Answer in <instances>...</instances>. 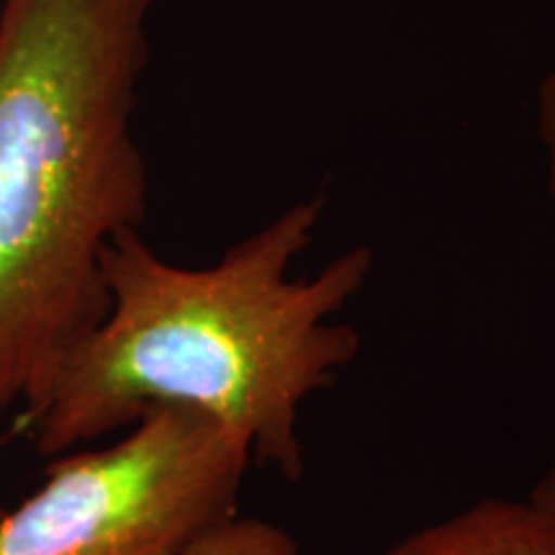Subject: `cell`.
Segmentation results:
<instances>
[{"label": "cell", "mask_w": 555, "mask_h": 555, "mask_svg": "<svg viewBox=\"0 0 555 555\" xmlns=\"http://www.w3.org/2000/svg\"><path fill=\"white\" fill-rule=\"evenodd\" d=\"M358 555H555V468L522 499H481L397 543Z\"/></svg>", "instance_id": "277c9868"}, {"label": "cell", "mask_w": 555, "mask_h": 555, "mask_svg": "<svg viewBox=\"0 0 555 555\" xmlns=\"http://www.w3.org/2000/svg\"><path fill=\"white\" fill-rule=\"evenodd\" d=\"M242 435L193 409L144 414L108 446L50 457L0 519V555H183L237 517Z\"/></svg>", "instance_id": "3957f363"}, {"label": "cell", "mask_w": 555, "mask_h": 555, "mask_svg": "<svg viewBox=\"0 0 555 555\" xmlns=\"http://www.w3.org/2000/svg\"><path fill=\"white\" fill-rule=\"evenodd\" d=\"M538 131L547 155V191L555 206V67L538 88Z\"/></svg>", "instance_id": "8992f818"}, {"label": "cell", "mask_w": 555, "mask_h": 555, "mask_svg": "<svg viewBox=\"0 0 555 555\" xmlns=\"http://www.w3.org/2000/svg\"><path fill=\"white\" fill-rule=\"evenodd\" d=\"M322 214L319 196L291 204L201 268L159 258L139 229L119 234L103 255L106 314L29 412L37 453L50 461L180 406L242 435L253 466L298 481L304 406L360 356L358 330L337 317L373 273L360 245L294 275Z\"/></svg>", "instance_id": "6da1fadb"}, {"label": "cell", "mask_w": 555, "mask_h": 555, "mask_svg": "<svg viewBox=\"0 0 555 555\" xmlns=\"http://www.w3.org/2000/svg\"><path fill=\"white\" fill-rule=\"evenodd\" d=\"M155 0H0V420L47 397L147 217L134 137Z\"/></svg>", "instance_id": "7a4b0ae2"}, {"label": "cell", "mask_w": 555, "mask_h": 555, "mask_svg": "<svg viewBox=\"0 0 555 555\" xmlns=\"http://www.w3.org/2000/svg\"><path fill=\"white\" fill-rule=\"evenodd\" d=\"M5 512H9V506H5L3 502H0V519H3V515H5Z\"/></svg>", "instance_id": "52a82bcc"}, {"label": "cell", "mask_w": 555, "mask_h": 555, "mask_svg": "<svg viewBox=\"0 0 555 555\" xmlns=\"http://www.w3.org/2000/svg\"><path fill=\"white\" fill-rule=\"evenodd\" d=\"M183 555H304L286 527L262 517H232Z\"/></svg>", "instance_id": "5b68a950"}]
</instances>
